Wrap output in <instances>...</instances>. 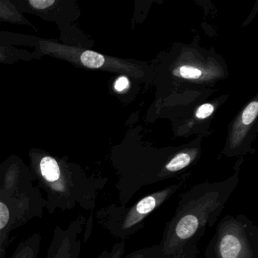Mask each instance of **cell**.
Instances as JSON below:
<instances>
[{"label":"cell","instance_id":"obj_1","mask_svg":"<svg viewBox=\"0 0 258 258\" xmlns=\"http://www.w3.org/2000/svg\"><path fill=\"white\" fill-rule=\"evenodd\" d=\"M234 186L199 185L181 196L158 247L160 258H182L191 251L207 226L212 227L224 209Z\"/></svg>","mask_w":258,"mask_h":258},{"label":"cell","instance_id":"obj_2","mask_svg":"<svg viewBox=\"0 0 258 258\" xmlns=\"http://www.w3.org/2000/svg\"><path fill=\"white\" fill-rule=\"evenodd\" d=\"M31 179L16 167L0 177V254L7 251L12 231L43 215L46 199Z\"/></svg>","mask_w":258,"mask_h":258},{"label":"cell","instance_id":"obj_3","mask_svg":"<svg viewBox=\"0 0 258 258\" xmlns=\"http://www.w3.org/2000/svg\"><path fill=\"white\" fill-rule=\"evenodd\" d=\"M34 166L39 188L46 192V208L50 214L58 209L71 210L78 205L86 209L93 208L96 190L71 171V167H63L51 156H43L38 165L34 163Z\"/></svg>","mask_w":258,"mask_h":258},{"label":"cell","instance_id":"obj_4","mask_svg":"<svg viewBox=\"0 0 258 258\" xmlns=\"http://www.w3.org/2000/svg\"><path fill=\"white\" fill-rule=\"evenodd\" d=\"M180 188L173 185L152 193L130 208L111 205L97 212L99 223L113 236L121 241L129 238L144 226L146 217L167 202Z\"/></svg>","mask_w":258,"mask_h":258},{"label":"cell","instance_id":"obj_5","mask_svg":"<svg viewBox=\"0 0 258 258\" xmlns=\"http://www.w3.org/2000/svg\"><path fill=\"white\" fill-rule=\"evenodd\" d=\"M257 228L243 215H227L218 223L215 258H257Z\"/></svg>","mask_w":258,"mask_h":258},{"label":"cell","instance_id":"obj_6","mask_svg":"<svg viewBox=\"0 0 258 258\" xmlns=\"http://www.w3.org/2000/svg\"><path fill=\"white\" fill-rule=\"evenodd\" d=\"M85 224V218L80 216L66 228L57 226L46 258H80L81 235Z\"/></svg>","mask_w":258,"mask_h":258},{"label":"cell","instance_id":"obj_7","mask_svg":"<svg viewBox=\"0 0 258 258\" xmlns=\"http://www.w3.org/2000/svg\"><path fill=\"white\" fill-rule=\"evenodd\" d=\"M16 8L21 11L37 15L45 20L58 21L61 19L71 21L68 15L67 6H62L64 2L57 0H28L15 1Z\"/></svg>","mask_w":258,"mask_h":258},{"label":"cell","instance_id":"obj_8","mask_svg":"<svg viewBox=\"0 0 258 258\" xmlns=\"http://www.w3.org/2000/svg\"><path fill=\"white\" fill-rule=\"evenodd\" d=\"M41 244V235L34 233L23 240L10 258H37Z\"/></svg>","mask_w":258,"mask_h":258},{"label":"cell","instance_id":"obj_9","mask_svg":"<svg viewBox=\"0 0 258 258\" xmlns=\"http://www.w3.org/2000/svg\"><path fill=\"white\" fill-rule=\"evenodd\" d=\"M0 21L33 27L32 24L21 14L12 1H0Z\"/></svg>","mask_w":258,"mask_h":258},{"label":"cell","instance_id":"obj_10","mask_svg":"<svg viewBox=\"0 0 258 258\" xmlns=\"http://www.w3.org/2000/svg\"><path fill=\"white\" fill-rule=\"evenodd\" d=\"M79 61L84 67L88 69H100L105 64V57L93 51L86 50L79 55Z\"/></svg>","mask_w":258,"mask_h":258},{"label":"cell","instance_id":"obj_11","mask_svg":"<svg viewBox=\"0 0 258 258\" xmlns=\"http://www.w3.org/2000/svg\"><path fill=\"white\" fill-rule=\"evenodd\" d=\"M191 161V156L189 154L182 152L178 154L174 157L168 164L166 165L165 168L167 172L175 173L179 171L182 169L189 165Z\"/></svg>","mask_w":258,"mask_h":258},{"label":"cell","instance_id":"obj_12","mask_svg":"<svg viewBox=\"0 0 258 258\" xmlns=\"http://www.w3.org/2000/svg\"><path fill=\"white\" fill-rule=\"evenodd\" d=\"M125 252V241H120L114 244L111 250H104L97 258H122Z\"/></svg>","mask_w":258,"mask_h":258},{"label":"cell","instance_id":"obj_13","mask_svg":"<svg viewBox=\"0 0 258 258\" xmlns=\"http://www.w3.org/2000/svg\"><path fill=\"white\" fill-rule=\"evenodd\" d=\"M258 102H253L249 104L242 113V122L244 124H250L257 116Z\"/></svg>","mask_w":258,"mask_h":258},{"label":"cell","instance_id":"obj_14","mask_svg":"<svg viewBox=\"0 0 258 258\" xmlns=\"http://www.w3.org/2000/svg\"><path fill=\"white\" fill-rule=\"evenodd\" d=\"M179 73L181 76L187 79H198L202 75V72L199 69L192 67H186L183 66L179 69Z\"/></svg>","mask_w":258,"mask_h":258},{"label":"cell","instance_id":"obj_15","mask_svg":"<svg viewBox=\"0 0 258 258\" xmlns=\"http://www.w3.org/2000/svg\"><path fill=\"white\" fill-rule=\"evenodd\" d=\"M214 109V106L211 104H205V105H202V106L199 107L197 112H196V116H197L198 118H206V117L211 115Z\"/></svg>","mask_w":258,"mask_h":258},{"label":"cell","instance_id":"obj_16","mask_svg":"<svg viewBox=\"0 0 258 258\" xmlns=\"http://www.w3.org/2000/svg\"><path fill=\"white\" fill-rule=\"evenodd\" d=\"M128 84H129V81H128L127 78L121 77L116 81L114 88L117 91H123L127 87Z\"/></svg>","mask_w":258,"mask_h":258},{"label":"cell","instance_id":"obj_17","mask_svg":"<svg viewBox=\"0 0 258 258\" xmlns=\"http://www.w3.org/2000/svg\"><path fill=\"white\" fill-rule=\"evenodd\" d=\"M9 50L10 49H7V48H4V49L0 48V61L7 62L8 61H13L11 58V55H13V52H9Z\"/></svg>","mask_w":258,"mask_h":258},{"label":"cell","instance_id":"obj_18","mask_svg":"<svg viewBox=\"0 0 258 258\" xmlns=\"http://www.w3.org/2000/svg\"><path fill=\"white\" fill-rule=\"evenodd\" d=\"M125 258H151V256H149V251L139 250V251H135L131 253Z\"/></svg>","mask_w":258,"mask_h":258},{"label":"cell","instance_id":"obj_19","mask_svg":"<svg viewBox=\"0 0 258 258\" xmlns=\"http://www.w3.org/2000/svg\"><path fill=\"white\" fill-rule=\"evenodd\" d=\"M6 253H7V251L1 253V254H0V258H6Z\"/></svg>","mask_w":258,"mask_h":258}]
</instances>
